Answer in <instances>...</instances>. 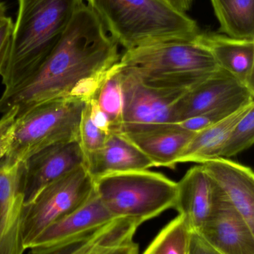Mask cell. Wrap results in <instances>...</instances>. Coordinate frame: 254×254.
<instances>
[{"label": "cell", "instance_id": "6da1fadb", "mask_svg": "<svg viewBox=\"0 0 254 254\" xmlns=\"http://www.w3.org/2000/svg\"><path fill=\"white\" fill-rule=\"evenodd\" d=\"M120 57L117 43L85 3L41 66L19 84L4 89L0 113L16 107L19 118L45 101L66 97L81 99L85 85L113 66Z\"/></svg>", "mask_w": 254, "mask_h": 254}, {"label": "cell", "instance_id": "7a4b0ae2", "mask_svg": "<svg viewBox=\"0 0 254 254\" xmlns=\"http://www.w3.org/2000/svg\"><path fill=\"white\" fill-rule=\"evenodd\" d=\"M85 1L17 0L16 21L0 58L4 89L19 84L41 66Z\"/></svg>", "mask_w": 254, "mask_h": 254}, {"label": "cell", "instance_id": "3957f363", "mask_svg": "<svg viewBox=\"0 0 254 254\" xmlns=\"http://www.w3.org/2000/svg\"><path fill=\"white\" fill-rule=\"evenodd\" d=\"M125 50L161 42L195 40L197 22L168 0H86Z\"/></svg>", "mask_w": 254, "mask_h": 254}, {"label": "cell", "instance_id": "277c9868", "mask_svg": "<svg viewBox=\"0 0 254 254\" xmlns=\"http://www.w3.org/2000/svg\"><path fill=\"white\" fill-rule=\"evenodd\" d=\"M119 62L150 87L183 92L219 68L210 52L196 39L161 42L125 50Z\"/></svg>", "mask_w": 254, "mask_h": 254}, {"label": "cell", "instance_id": "5b68a950", "mask_svg": "<svg viewBox=\"0 0 254 254\" xmlns=\"http://www.w3.org/2000/svg\"><path fill=\"white\" fill-rule=\"evenodd\" d=\"M94 188L116 219L143 223L174 208L177 182L149 170L113 173L94 180Z\"/></svg>", "mask_w": 254, "mask_h": 254}, {"label": "cell", "instance_id": "8992f818", "mask_svg": "<svg viewBox=\"0 0 254 254\" xmlns=\"http://www.w3.org/2000/svg\"><path fill=\"white\" fill-rule=\"evenodd\" d=\"M85 104L73 97L55 98L16 118L10 149L0 163L5 166L21 164L51 145L79 141V125Z\"/></svg>", "mask_w": 254, "mask_h": 254}, {"label": "cell", "instance_id": "52a82bcc", "mask_svg": "<svg viewBox=\"0 0 254 254\" xmlns=\"http://www.w3.org/2000/svg\"><path fill=\"white\" fill-rule=\"evenodd\" d=\"M93 190L94 180L82 165L48 185L32 202L23 205L21 231L25 250L47 227L82 205Z\"/></svg>", "mask_w": 254, "mask_h": 254}, {"label": "cell", "instance_id": "ba28073f", "mask_svg": "<svg viewBox=\"0 0 254 254\" xmlns=\"http://www.w3.org/2000/svg\"><path fill=\"white\" fill-rule=\"evenodd\" d=\"M121 67L124 104L122 125L118 132H144L173 125L171 106L186 91L150 87L133 71Z\"/></svg>", "mask_w": 254, "mask_h": 254}, {"label": "cell", "instance_id": "9c48e42d", "mask_svg": "<svg viewBox=\"0 0 254 254\" xmlns=\"http://www.w3.org/2000/svg\"><path fill=\"white\" fill-rule=\"evenodd\" d=\"M95 188L76 210L46 228L31 243L28 254H52L83 241L95 231L115 220Z\"/></svg>", "mask_w": 254, "mask_h": 254}, {"label": "cell", "instance_id": "30bf717a", "mask_svg": "<svg viewBox=\"0 0 254 254\" xmlns=\"http://www.w3.org/2000/svg\"><path fill=\"white\" fill-rule=\"evenodd\" d=\"M85 164L79 141L55 143L33 154L21 163L19 189L24 205L32 202L48 185Z\"/></svg>", "mask_w": 254, "mask_h": 254}, {"label": "cell", "instance_id": "8fae6325", "mask_svg": "<svg viewBox=\"0 0 254 254\" xmlns=\"http://www.w3.org/2000/svg\"><path fill=\"white\" fill-rule=\"evenodd\" d=\"M254 91L229 73L219 68L183 93L171 106V121L179 124L205 113L226 101Z\"/></svg>", "mask_w": 254, "mask_h": 254}, {"label": "cell", "instance_id": "7c38bea8", "mask_svg": "<svg viewBox=\"0 0 254 254\" xmlns=\"http://www.w3.org/2000/svg\"><path fill=\"white\" fill-rule=\"evenodd\" d=\"M197 231L222 254H254V230L223 192L211 216Z\"/></svg>", "mask_w": 254, "mask_h": 254}, {"label": "cell", "instance_id": "4fadbf2b", "mask_svg": "<svg viewBox=\"0 0 254 254\" xmlns=\"http://www.w3.org/2000/svg\"><path fill=\"white\" fill-rule=\"evenodd\" d=\"M222 192L201 164L189 169L177 182L174 209L192 231H198L211 216Z\"/></svg>", "mask_w": 254, "mask_h": 254}, {"label": "cell", "instance_id": "5bb4252c", "mask_svg": "<svg viewBox=\"0 0 254 254\" xmlns=\"http://www.w3.org/2000/svg\"><path fill=\"white\" fill-rule=\"evenodd\" d=\"M21 164L0 163V254H23L21 216L23 196L19 189Z\"/></svg>", "mask_w": 254, "mask_h": 254}, {"label": "cell", "instance_id": "9a60e30c", "mask_svg": "<svg viewBox=\"0 0 254 254\" xmlns=\"http://www.w3.org/2000/svg\"><path fill=\"white\" fill-rule=\"evenodd\" d=\"M201 164L254 230V175L252 169L225 158H215Z\"/></svg>", "mask_w": 254, "mask_h": 254}, {"label": "cell", "instance_id": "2e32d148", "mask_svg": "<svg viewBox=\"0 0 254 254\" xmlns=\"http://www.w3.org/2000/svg\"><path fill=\"white\" fill-rule=\"evenodd\" d=\"M93 180L113 173L149 170L152 161L123 134L111 131L101 149L85 159Z\"/></svg>", "mask_w": 254, "mask_h": 254}, {"label": "cell", "instance_id": "e0dca14e", "mask_svg": "<svg viewBox=\"0 0 254 254\" xmlns=\"http://www.w3.org/2000/svg\"><path fill=\"white\" fill-rule=\"evenodd\" d=\"M196 40L210 52L219 68L254 92V40L201 32Z\"/></svg>", "mask_w": 254, "mask_h": 254}, {"label": "cell", "instance_id": "ac0fdd59", "mask_svg": "<svg viewBox=\"0 0 254 254\" xmlns=\"http://www.w3.org/2000/svg\"><path fill=\"white\" fill-rule=\"evenodd\" d=\"M122 134L152 161L154 167L174 169L195 132L173 124L152 131Z\"/></svg>", "mask_w": 254, "mask_h": 254}, {"label": "cell", "instance_id": "d6986e66", "mask_svg": "<svg viewBox=\"0 0 254 254\" xmlns=\"http://www.w3.org/2000/svg\"><path fill=\"white\" fill-rule=\"evenodd\" d=\"M254 107V102L251 103L222 122L195 132L177 159V164L188 162L202 164L220 158L224 145L233 128Z\"/></svg>", "mask_w": 254, "mask_h": 254}, {"label": "cell", "instance_id": "ffe728a7", "mask_svg": "<svg viewBox=\"0 0 254 254\" xmlns=\"http://www.w3.org/2000/svg\"><path fill=\"white\" fill-rule=\"evenodd\" d=\"M219 20V33L254 40V0H210Z\"/></svg>", "mask_w": 254, "mask_h": 254}, {"label": "cell", "instance_id": "44dd1931", "mask_svg": "<svg viewBox=\"0 0 254 254\" xmlns=\"http://www.w3.org/2000/svg\"><path fill=\"white\" fill-rule=\"evenodd\" d=\"M122 70L119 61L110 67L107 77L91 99L96 101L108 117L111 131L118 132L122 125L124 93Z\"/></svg>", "mask_w": 254, "mask_h": 254}, {"label": "cell", "instance_id": "7402d4cb", "mask_svg": "<svg viewBox=\"0 0 254 254\" xmlns=\"http://www.w3.org/2000/svg\"><path fill=\"white\" fill-rule=\"evenodd\" d=\"M191 231L178 215L160 231L142 254H187Z\"/></svg>", "mask_w": 254, "mask_h": 254}, {"label": "cell", "instance_id": "603a6c76", "mask_svg": "<svg viewBox=\"0 0 254 254\" xmlns=\"http://www.w3.org/2000/svg\"><path fill=\"white\" fill-rule=\"evenodd\" d=\"M141 225L134 219H119L114 230L87 254H138L134 236Z\"/></svg>", "mask_w": 254, "mask_h": 254}, {"label": "cell", "instance_id": "cb8c5ba5", "mask_svg": "<svg viewBox=\"0 0 254 254\" xmlns=\"http://www.w3.org/2000/svg\"><path fill=\"white\" fill-rule=\"evenodd\" d=\"M254 94L240 95L226 101L202 114L180 122L178 125L188 131L197 132L203 128L216 125L234 114L242 107L254 102Z\"/></svg>", "mask_w": 254, "mask_h": 254}, {"label": "cell", "instance_id": "d4e9b609", "mask_svg": "<svg viewBox=\"0 0 254 254\" xmlns=\"http://www.w3.org/2000/svg\"><path fill=\"white\" fill-rule=\"evenodd\" d=\"M254 142V107L239 122L228 136L220 158H229L250 148Z\"/></svg>", "mask_w": 254, "mask_h": 254}, {"label": "cell", "instance_id": "484cf974", "mask_svg": "<svg viewBox=\"0 0 254 254\" xmlns=\"http://www.w3.org/2000/svg\"><path fill=\"white\" fill-rule=\"evenodd\" d=\"M107 135L92 123L89 116V105L86 102L82 111L79 130V143L85 159L102 147Z\"/></svg>", "mask_w": 254, "mask_h": 254}, {"label": "cell", "instance_id": "4316f807", "mask_svg": "<svg viewBox=\"0 0 254 254\" xmlns=\"http://www.w3.org/2000/svg\"><path fill=\"white\" fill-rule=\"evenodd\" d=\"M16 116L17 108L13 107L0 119V161L5 157L10 149Z\"/></svg>", "mask_w": 254, "mask_h": 254}, {"label": "cell", "instance_id": "83f0119b", "mask_svg": "<svg viewBox=\"0 0 254 254\" xmlns=\"http://www.w3.org/2000/svg\"><path fill=\"white\" fill-rule=\"evenodd\" d=\"M187 254H222L212 246L198 231H191Z\"/></svg>", "mask_w": 254, "mask_h": 254}, {"label": "cell", "instance_id": "f1b7e54d", "mask_svg": "<svg viewBox=\"0 0 254 254\" xmlns=\"http://www.w3.org/2000/svg\"><path fill=\"white\" fill-rule=\"evenodd\" d=\"M87 103L89 105V116L92 123L104 134H110L111 132V124L108 117L101 110L95 100L90 99Z\"/></svg>", "mask_w": 254, "mask_h": 254}, {"label": "cell", "instance_id": "f546056e", "mask_svg": "<svg viewBox=\"0 0 254 254\" xmlns=\"http://www.w3.org/2000/svg\"><path fill=\"white\" fill-rule=\"evenodd\" d=\"M13 26V22L11 18L7 16L0 22V58L8 44Z\"/></svg>", "mask_w": 254, "mask_h": 254}, {"label": "cell", "instance_id": "4dcf8cb0", "mask_svg": "<svg viewBox=\"0 0 254 254\" xmlns=\"http://www.w3.org/2000/svg\"><path fill=\"white\" fill-rule=\"evenodd\" d=\"M193 0H171V2L182 11L186 12L190 8Z\"/></svg>", "mask_w": 254, "mask_h": 254}, {"label": "cell", "instance_id": "1f68e13d", "mask_svg": "<svg viewBox=\"0 0 254 254\" xmlns=\"http://www.w3.org/2000/svg\"><path fill=\"white\" fill-rule=\"evenodd\" d=\"M6 10L7 7L5 4L0 0V22L4 19V17H6Z\"/></svg>", "mask_w": 254, "mask_h": 254}, {"label": "cell", "instance_id": "d6a6232c", "mask_svg": "<svg viewBox=\"0 0 254 254\" xmlns=\"http://www.w3.org/2000/svg\"><path fill=\"white\" fill-rule=\"evenodd\" d=\"M168 1H171V0H168Z\"/></svg>", "mask_w": 254, "mask_h": 254}]
</instances>
